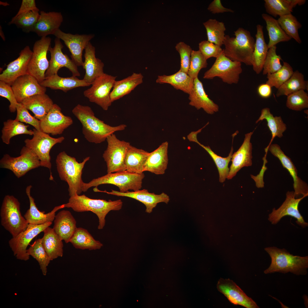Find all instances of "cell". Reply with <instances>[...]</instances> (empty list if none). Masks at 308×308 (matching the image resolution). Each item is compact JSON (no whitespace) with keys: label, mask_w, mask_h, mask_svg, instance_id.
<instances>
[{"label":"cell","mask_w":308,"mask_h":308,"mask_svg":"<svg viewBox=\"0 0 308 308\" xmlns=\"http://www.w3.org/2000/svg\"><path fill=\"white\" fill-rule=\"evenodd\" d=\"M266 119L267 122V126L271 134L272 137L268 148L275 137H277L281 138L283 136V133L287 129L286 125L285 123L280 116L274 117L270 112V109L268 108H263L261 110V114L256 123L260 121Z\"/></svg>","instance_id":"obj_41"},{"label":"cell","mask_w":308,"mask_h":308,"mask_svg":"<svg viewBox=\"0 0 308 308\" xmlns=\"http://www.w3.org/2000/svg\"><path fill=\"white\" fill-rule=\"evenodd\" d=\"M27 252L29 256H32L38 262L43 275H46L47 267L51 260L43 246L42 238L35 240L27 249Z\"/></svg>","instance_id":"obj_46"},{"label":"cell","mask_w":308,"mask_h":308,"mask_svg":"<svg viewBox=\"0 0 308 308\" xmlns=\"http://www.w3.org/2000/svg\"><path fill=\"white\" fill-rule=\"evenodd\" d=\"M268 150L272 154L279 159L283 167L287 170L292 177L295 198H305L307 196V184L298 177L297 169L291 159L285 154L277 144H271L268 147Z\"/></svg>","instance_id":"obj_18"},{"label":"cell","mask_w":308,"mask_h":308,"mask_svg":"<svg viewBox=\"0 0 308 308\" xmlns=\"http://www.w3.org/2000/svg\"><path fill=\"white\" fill-rule=\"evenodd\" d=\"M33 51L29 46H26L19 53V56L10 62L0 75V81L11 85L18 77L28 74L29 64Z\"/></svg>","instance_id":"obj_22"},{"label":"cell","mask_w":308,"mask_h":308,"mask_svg":"<svg viewBox=\"0 0 308 308\" xmlns=\"http://www.w3.org/2000/svg\"><path fill=\"white\" fill-rule=\"evenodd\" d=\"M209 123H208L204 127L198 129L196 131L191 132L187 136V138L188 140L191 142H194L196 143L198 142L197 140V134L201 132L202 129L206 126Z\"/></svg>","instance_id":"obj_60"},{"label":"cell","mask_w":308,"mask_h":308,"mask_svg":"<svg viewBox=\"0 0 308 308\" xmlns=\"http://www.w3.org/2000/svg\"><path fill=\"white\" fill-rule=\"evenodd\" d=\"M168 142L165 141L150 153L145 165L144 171H148L158 175L165 173L168 161Z\"/></svg>","instance_id":"obj_30"},{"label":"cell","mask_w":308,"mask_h":308,"mask_svg":"<svg viewBox=\"0 0 308 308\" xmlns=\"http://www.w3.org/2000/svg\"><path fill=\"white\" fill-rule=\"evenodd\" d=\"M32 186H28L26 193L29 201L30 207L25 214L24 217L29 224L40 225L48 222H52L54 220L55 212L58 210L65 208L64 204L55 206L50 212L45 214L44 212L39 210L37 207L34 198L31 194Z\"/></svg>","instance_id":"obj_28"},{"label":"cell","mask_w":308,"mask_h":308,"mask_svg":"<svg viewBox=\"0 0 308 308\" xmlns=\"http://www.w3.org/2000/svg\"><path fill=\"white\" fill-rule=\"evenodd\" d=\"M203 25L206 30L207 40L220 46L223 44L226 28L223 22L210 19Z\"/></svg>","instance_id":"obj_44"},{"label":"cell","mask_w":308,"mask_h":308,"mask_svg":"<svg viewBox=\"0 0 308 308\" xmlns=\"http://www.w3.org/2000/svg\"><path fill=\"white\" fill-rule=\"evenodd\" d=\"M73 123L72 118L64 115L60 108L54 104L47 114L40 121V127L41 131L44 133L54 135L62 134Z\"/></svg>","instance_id":"obj_19"},{"label":"cell","mask_w":308,"mask_h":308,"mask_svg":"<svg viewBox=\"0 0 308 308\" xmlns=\"http://www.w3.org/2000/svg\"><path fill=\"white\" fill-rule=\"evenodd\" d=\"M60 40L56 37L54 46L53 48L50 46L49 48L51 57L48 68L45 73V78L57 74L59 69L63 67L68 68L73 76H80L78 66L67 55L63 53L62 49L64 46Z\"/></svg>","instance_id":"obj_17"},{"label":"cell","mask_w":308,"mask_h":308,"mask_svg":"<svg viewBox=\"0 0 308 308\" xmlns=\"http://www.w3.org/2000/svg\"><path fill=\"white\" fill-rule=\"evenodd\" d=\"M85 50V60L82 66L85 70V73L83 79L91 85L96 78L104 73V65L100 59L96 57L95 47L90 42Z\"/></svg>","instance_id":"obj_27"},{"label":"cell","mask_w":308,"mask_h":308,"mask_svg":"<svg viewBox=\"0 0 308 308\" xmlns=\"http://www.w3.org/2000/svg\"><path fill=\"white\" fill-rule=\"evenodd\" d=\"M198 47L199 50L206 60L212 57L216 58L223 51L221 46L207 40L200 42L199 43Z\"/></svg>","instance_id":"obj_55"},{"label":"cell","mask_w":308,"mask_h":308,"mask_svg":"<svg viewBox=\"0 0 308 308\" xmlns=\"http://www.w3.org/2000/svg\"><path fill=\"white\" fill-rule=\"evenodd\" d=\"M175 48L179 53L181 59L180 70L188 74L193 50L191 46L183 42H180L176 45Z\"/></svg>","instance_id":"obj_54"},{"label":"cell","mask_w":308,"mask_h":308,"mask_svg":"<svg viewBox=\"0 0 308 308\" xmlns=\"http://www.w3.org/2000/svg\"><path fill=\"white\" fill-rule=\"evenodd\" d=\"M0 96L7 99L9 102V110L11 112L16 111L18 103L11 86L4 82L0 81Z\"/></svg>","instance_id":"obj_56"},{"label":"cell","mask_w":308,"mask_h":308,"mask_svg":"<svg viewBox=\"0 0 308 308\" xmlns=\"http://www.w3.org/2000/svg\"><path fill=\"white\" fill-rule=\"evenodd\" d=\"M116 77L104 73L94 81L90 88L84 92V96L90 102L107 110L112 103L110 98V91Z\"/></svg>","instance_id":"obj_12"},{"label":"cell","mask_w":308,"mask_h":308,"mask_svg":"<svg viewBox=\"0 0 308 308\" xmlns=\"http://www.w3.org/2000/svg\"><path fill=\"white\" fill-rule=\"evenodd\" d=\"M20 155L17 157L5 154L0 161L1 168L11 171L18 178L30 170L40 166V161L31 150L25 146L22 148Z\"/></svg>","instance_id":"obj_8"},{"label":"cell","mask_w":308,"mask_h":308,"mask_svg":"<svg viewBox=\"0 0 308 308\" xmlns=\"http://www.w3.org/2000/svg\"><path fill=\"white\" fill-rule=\"evenodd\" d=\"M1 225L11 235L15 237L27 228L29 224L20 211V204L13 195L4 197L0 209Z\"/></svg>","instance_id":"obj_7"},{"label":"cell","mask_w":308,"mask_h":308,"mask_svg":"<svg viewBox=\"0 0 308 308\" xmlns=\"http://www.w3.org/2000/svg\"><path fill=\"white\" fill-rule=\"evenodd\" d=\"M271 88L269 85L266 83L261 84L258 87V93L262 98H268L271 95Z\"/></svg>","instance_id":"obj_59"},{"label":"cell","mask_w":308,"mask_h":308,"mask_svg":"<svg viewBox=\"0 0 308 308\" xmlns=\"http://www.w3.org/2000/svg\"><path fill=\"white\" fill-rule=\"evenodd\" d=\"M280 26L286 34L297 43H301L298 30L302 25L291 13L279 17L277 20Z\"/></svg>","instance_id":"obj_48"},{"label":"cell","mask_w":308,"mask_h":308,"mask_svg":"<svg viewBox=\"0 0 308 308\" xmlns=\"http://www.w3.org/2000/svg\"><path fill=\"white\" fill-rule=\"evenodd\" d=\"M106 140L107 147L103 154V157L106 163L107 173L126 170L125 159L130 143L120 140L114 133L108 136Z\"/></svg>","instance_id":"obj_11"},{"label":"cell","mask_w":308,"mask_h":308,"mask_svg":"<svg viewBox=\"0 0 308 308\" xmlns=\"http://www.w3.org/2000/svg\"><path fill=\"white\" fill-rule=\"evenodd\" d=\"M70 242L75 248L82 250H96L100 249L103 246L87 230L80 227L77 228Z\"/></svg>","instance_id":"obj_40"},{"label":"cell","mask_w":308,"mask_h":308,"mask_svg":"<svg viewBox=\"0 0 308 308\" xmlns=\"http://www.w3.org/2000/svg\"><path fill=\"white\" fill-rule=\"evenodd\" d=\"M90 157H86L80 163L76 159L62 151L57 156L56 163L57 169L61 180L68 183L70 197L80 195L82 191L84 182L82 179V171L86 163Z\"/></svg>","instance_id":"obj_5"},{"label":"cell","mask_w":308,"mask_h":308,"mask_svg":"<svg viewBox=\"0 0 308 308\" xmlns=\"http://www.w3.org/2000/svg\"><path fill=\"white\" fill-rule=\"evenodd\" d=\"M16 111L17 116L15 120L29 124L33 126L36 129L41 131L40 121L31 116L28 110L21 103H18L17 104Z\"/></svg>","instance_id":"obj_53"},{"label":"cell","mask_w":308,"mask_h":308,"mask_svg":"<svg viewBox=\"0 0 308 308\" xmlns=\"http://www.w3.org/2000/svg\"><path fill=\"white\" fill-rule=\"evenodd\" d=\"M293 71L291 66L286 62H283L281 67L276 72L267 74L268 80L266 83L271 87L277 89L286 82L292 75Z\"/></svg>","instance_id":"obj_49"},{"label":"cell","mask_w":308,"mask_h":308,"mask_svg":"<svg viewBox=\"0 0 308 308\" xmlns=\"http://www.w3.org/2000/svg\"><path fill=\"white\" fill-rule=\"evenodd\" d=\"M189 104L197 110L202 108L207 114H214L218 111V105L206 94L202 82L198 77L194 79L193 89L189 94Z\"/></svg>","instance_id":"obj_25"},{"label":"cell","mask_w":308,"mask_h":308,"mask_svg":"<svg viewBox=\"0 0 308 308\" xmlns=\"http://www.w3.org/2000/svg\"><path fill=\"white\" fill-rule=\"evenodd\" d=\"M256 31L252 66L256 73L259 74L263 70L269 48L264 39L263 26L260 24L257 25Z\"/></svg>","instance_id":"obj_33"},{"label":"cell","mask_w":308,"mask_h":308,"mask_svg":"<svg viewBox=\"0 0 308 308\" xmlns=\"http://www.w3.org/2000/svg\"><path fill=\"white\" fill-rule=\"evenodd\" d=\"M34 11H39L35 0H23L19 9L15 16Z\"/></svg>","instance_id":"obj_57"},{"label":"cell","mask_w":308,"mask_h":308,"mask_svg":"<svg viewBox=\"0 0 308 308\" xmlns=\"http://www.w3.org/2000/svg\"><path fill=\"white\" fill-rule=\"evenodd\" d=\"M262 17L265 21L268 32L269 41L268 46L269 48L276 46L281 42L288 41L291 39L282 29L277 20L269 15L263 13Z\"/></svg>","instance_id":"obj_39"},{"label":"cell","mask_w":308,"mask_h":308,"mask_svg":"<svg viewBox=\"0 0 308 308\" xmlns=\"http://www.w3.org/2000/svg\"><path fill=\"white\" fill-rule=\"evenodd\" d=\"M308 82L304 80L303 74L298 70L293 72L290 78L277 89V97L289 95L301 90H307Z\"/></svg>","instance_id":"obj_42"},{"label":"cell","mask_w":308,"mask_h":308,"mask_svg":"<svg viewBox=\"0 0 308 308\" xmlns=\"http://www.w3.org/2000/svg\"><path fill=\"white\" fill-rule=\"evenodd\" d=\"M194 79L179 70L176 73L170 75L158 76L156 80L157 83L168 84L177 90H179L189 95L193 86Z\"/></svg>","instance_id":"obj_37"},{"label":"cell","mask_w":308,"mask_h":308,"mask_svg":"<svg viewBox=\"0 0 308 308\" xmlns=\"http://www.w3.org/2000/svg\"><path fill=\"white\" fill-rule=\"evenodd\" d=\"M235 37L225 35L223 41V53L233 61L252 65V58L255 41L250 32L242 28L234 32Z\"/></svg>","instance_id":"obj_3"},{"label":"cell","mask_w":308,"mask_h":308,"mask_svg":"<svg viewBox=\"0 0 308 308\" xmlns=\"http://www.w3.org/2000/svg\"><path fill=\"white\" fill-rule=\"evenodd\" d=\"M149 154L150 153L130 145L127 149L125 159L126 170L138 174L143 173L145 165Z\"/></svg>","instance_id":"obj_35"},{"label":"cell","mask_w":308,"mask_h":308,"mask_svg":"<svg viewBox=\"0 0 308 308\" xmlns=\"http://www.w3.org/2000/svg\"><path fill=\"white\" fill-rule=\"evenodd\" d=\"M208 10L213 14L230 12L232 13L234 11L230 9L226 8L222 5L220 0H214L209 5Z\"/></svg>","instance_id":"obj_58"},{"label":"cell","mask_w":308,"mask_h":308,"mask_svg":"<svg viewBox=\"0 0 308 308\" xmlns=\"http://www.w3.org/2000/svg\"><path fill=\"white\" fill-rule=\"evenodd\" d=\"M218 291L223 294L229 301L235 305L246 308H258L259 307L248 297L232 280L220 278L217 285Z\"/></svg>","instance_id":"obj_21"},{"label":"cell","mask_w":308,"mask_h":308,"mask_svg":"<svg viewBox=\"0 0 308 308\" xmlns=\"http://www.w3.org/2000/svg\"><path fill=\"white\" fill-rule=\"evenodd\" d=\"M20 103L32 111L34 117L40 121L46 115L54 104L52 100L45 93L32 96Z\"/></svg>","instance_id":"obj_32"},{"label":"cell","mask_w":308,"mask_h":308,"mask_svg":"<svg viewBox=\"0 0 308 308\" xmlns=\"http://www.w3.org/2000/svg\"><path fill=\"white\" fill-rule=\"evenodd\" d=\"M286 106L289 109L301 111L308 108V94L304 90H301L287 96Z\"/></svg>","instance_id":"obj_50"},{"label":"cell","mask_w":308,"mask_h":308,"mask_svg":"<svg viewBox=\"0 0 308 308\" xmlns=\"http://www.w3.org/2000/svg\"><path fill=\"white\" fill-rule=\"evenodd\" d=\"M54 35L64 41L71 54V59L77 66H82L84 63L82 58L83 50L94 37V35H73L65 33L59 29Z\"/></svg>","instance_id":"obj_16"},{"label":"cell","mask_w":308,"mask_h":308,"mask_svg":"<svg viewBox=\"0 0 308 308\" xmlns=\"http://www.w3.org/2000/svg\"><path fill=\"white\" fill-rule=\"evenodd\" d=\"M39 83L45 87L53 90H61L65 92L77 87L91 85L83 79H80L77 77L72 76L70 77H62L59 76L57 74L45 78Z\"/></svg>","instance_id":"obj_31"},{"label":"cell","mask_w":308,"mask_h":308,"mask_svg":"<svg viewBox=\"0 0 308 308\" xmlns=\"http://www.w3.org/2000/svg\"><path fill=\"white\" fill-rule=\"evenodd\" d=\"M51 40L49 37H42L33 45L28 74L34 77L39 83L45 79V73L49 66L47 53L50 47Z\"/></svg>","instance_id":"obj_13"},{"label":"cell","mask_w":308,"mask_h":308,"mask_svg":"<svg viewBox=\"0 0 308 308\" xmlns=\"http://www.w3.org/2000/svg\"><path fill=\"white\" fill-rule=\"evenodd\" d=\"M265 250L270 255L271 262L264 271L265 274L290 272L297 275H305L308 268V256H294L284 248L268 247Z\"/></svg>","instance_id":"obj_2"},{"label":"cell","mask_w":308,"mask_h":308,"mask_svg":"<svg viewBox=\"0 0 308 308\" xmlns=\"http://www.w3.org/2000/svg\"><path fill=\"white\" fill-rule=\"evenodd\" d=\"M73 114L82 125V132L88 142L96 144L105 141L109 135L115 132L124 130V124L116 126L105 123L96 117L91 108L78 104L73 109Z\"/></svg>","instance_id":"obj_1"},{"label":"cell","mask_w":308,"mask_h":308,"mask_svg":"<svg viewBox=\"0 0 308 308\" xmlns=\"http://www.w3.org/2000/svg\"><path fill=\"white\" fill-rule=\"evenodd\" d=\"M18 103L36 94L45 93L46 88L33 76L27 74L17 78L11 85Z\"/></svg>","instance_id":"obj_23"},{"label":"cell","mask_w":308,"mask_h":308,"mask_svg":"<svg viewBox=\"0 0 308 308\" xmlns=\"http://www.w3.org/2000/svg\"><path fill=\"white\" fill-rule=\"evenodd\" d=\"M29 126V125H26L15 119H9L4 121L1 130V138L3 142L8 145L11 138L15 136L23 134L33 135V131L29 130L28 127Z\"/></svg>","instance_id":"obj_43"},{"label":"cell","mask_w":308,"mask_h":308,"mask_svg":"<svg viewBox=\"0 0 308 308\" xmlns=\"http://www.w3.org/2000/svg\"><path fill=\"white\" fill-rule=\"evenodd\" d=\"M40 17L39 11H31L15 16L9 24H15L27 33L33 32Z\"/></svg>","instance_id":"obj_47"},{"label":"cell","mask_w":308,"mask_h":308,"mask_svg":"<svg viewBox=\"0 0 308 308\" xmlns=\"http://www.w3.org/2000/svg\"><path fill=\"white\" fill-rule=\"evenodd\" d=\"M94 191L135 199L144 204L146 207L145 212L148 213H150L152 212L153 209L156 207L158 203L163 202L167 204L170 200L169 196L164 193L157 194L154 193H150L146 189L122 193L113 190H112L111 192H108L106 190L102 191L96 187L94 189Z\"/></svg>","instance_id":"obj_20"},{"label":"cell","mask_w":308,"mask_h":308,"mask_svg":"<svg viewBox=\"0 0 308 308\" xmlns=\"http://www.w3.org/2000/svg\"><path fill=\"white\" fill-rule=\"evenodd\" d=\"M143 77L141 73H133L131 76L119 81H116L110 98L112 102L130 93L143 82Z\"/></svg>","instance_id":"obj_34"},{"label":"cell","mask_w":308,"mask_h":308,"mask_svg":"<svg viewBox=\"0 0 308 308\" xmlns=\"http://www.w3.org/2000/svg\"><path fill=\"white\" fill-rule=\"evenodd\" d=\"M33 130V138L26 139L24 141L25 146L33 151L38 157L41 167L47 168L50 170L51 168L50 155V149L55 144L62 143L64 137L62 136L53 138L41 131L35 128Z\"/></svg>","instance_id":"obj_9"},{"label":"cell","mask_w":308,"mask_h":308,"mask_svg":"<svg viewBox=\"0 0 308 308\" xmlns=\"http://www.w3.org/2000/svg\"><path fill=\"white\" fill-rule=\"evenodd\" d=\"M204 149L209 154L214 162L218 169L219 174V180L220 183H223L227 178L228 175L229 168L228 164L231 161L233 153V148L232 146L228 155L226 157H223L214 153L209 146H205L198 142L197 143Z\"/></svg>","instance_id":"obj_45"},{"label":"cell","mask_w":308,"mask_h":308,"mask_svg":"<svg viewBox=\"0 0 308 308\" xmlns=\"http://www.w3.org/2000/svg\"><path fill=\"white\" fill-rule=\"evenodd\" d=\"M254 131L246 134L244 141L238 149L232 155L228 179H231L242 168L252 165V145L250 142Z\"/></svg>","instance_id":"obj_24"},{"label":"cell","mask_w":308,"mask_h":308,"mask_svg":"<svg viewBox=\"0 0 308 308\" xmlns=\"http://www.w3.org/2000/svg\"><path fill=\"white\" fill-rule=\"evenodd\" d=\"M65 208H71L78 212L91 211L95 214L99 219L98 229H102L105 225V218L111 210H120L123 205L120 199L107 201L100 199L90 198L84 194L76 195L70 197Z\"/></svg>","instance_id":"obj_4"},{"label":"cell","mask_w":308,"mask_h":308,"mask_svg":"<svg viewBox=\"0 0 308 308\" xmlns=\"http://www.w3.org/2000/svg\"><path fill=\"white\" fill-rule=\"evenodd\" d=\"M276 46L269 48L263 68V75L271 74L279 70L282 67L280 61L281 56L277 55L276 52Z\"/></svg>","instance_id":"obj_51"},{"label":"cell","mask_w":308,"mask_h":308,"mask_svg":"<svg viewBox=\"0 0 308 308\" xmlns=\"http://www.w3.org/2000/svg\"><path fill=\"white\" fill-rule=\"evenodd\" d=\"M52 222L40 225L29 224L26 229L9 241V246L17 259L26 261L29 259L27 252V248L32 240L47 228Z\"/></svg>","instance_id":"obj_14"},{"label":"cell","mask_w":308,"mask_h":308,"mask_svg":"<svg viewBox=\"0 0 308 308\" xmlns=\"http://www.w3.org/2000/svg\"><path fill=\"white\" fill-rule=\"evenodd\" d=\"M207 60L199 50H193L188 74L194 79L198 77V74L202 69L207 67Z\"/></svg>","instance_id":"obj_52"},{"label":"cell","mask_w":308,"mask_h":308,"mask_svg":"<svg viewBox=\"0 0 308 308\" xmlns=\"http://www.w3.org/2000/svg\"><path fill=\"white\" fill-rule=\"evenodd\" d=\"M304 198H296L294 191H287L285 201L277 209L275 208L273 209L269 215L268 220L272 224H275L283 217L289 216L296 219L297 224L301 227L308 226V223L305 221L298 209L299 203Z\"/></svg>","instance_id":"obj_15"},{"label":"cell","mask_w":308,"mask_h":308,"mask_svg":"<svg viewBox=\"0 0 308 308\" xmlns=\"http://www.w3.org/2000/svg\"><path fill=\"white\" fill-rule=\"evenodd\" d=\"M0 29H1V28ZM0 35L3 38V40H5V38L3 34V32L2 31L1 29H0Z\"/></svg>","instance_id":"obj_61"},{"label":"cell","mask_w":308,"mask_h":308,"mask_svg":"<svg viewBox=\"0 0 308 308\" xmlns=\"http://www.w3.org/2000/svg\"><path fill=\"white\" fill-rule=\"evenodd\" d=\"M43 232L42 243L50 260L62 257L63 253L62 240L53 228L49 226L46 228Z\"/></svg>","instance_id":"obj_36"},{"label":"cell","mask_w":308,"mask_h":308,"mask_svg":"<svg viewBox=\"0 0 308 308\" xmlns=\"http://www.w3.org/2000/svg\"><path fill=\"white\" fill-rule=\"evenodd\" d=\"M77 228L76 220L69 211L62 210L56 215L53 228L66 243L70 242Z\"/></svg>","instance_id":"obj_29"},{"label":"cell","mask_w":308,"mask_h":308,"mask_svg":"<svg viewBox=\"0 0 308 308\" xmlns=\"http://www.w3.org/2000/svg\"><path fill=\"white\" fill-rule=\"evenodd\" d=\"M216 58L212 67L204 73L203 78L212 79L218 77L228 84H237L242 72L241 63L231 60L223 52Z\"/></svg>","instance_id":"obj_10"},{"label":"cell","mask_w":308,"mask_h":308,"mask_svg":"<svg viewBox=\"0 0 308 308\" xmlns=\"http://www.w3.org/2000/svg\"><path fill=\"white\" fill-rule=\"evenodd\" d=\"M63 21L60 12L41 11L39 19L33 32L41 37L50 35H54L59 29Z\"/></svg>","instance_id":"obj_26"},{"label":"cell","mask_w":308,"mask_h":308,"mask_svg":"<svg viewBox=\"0 0 308 308\" xmlns=\"http://www.w3.org/2000/svg\"><path fill=\"white\" fill-rule=\"evenodd\" d=\"M144 177L143 173L138 174L126 170L108 173L105 175L94 179L88 183L84 182L82 191L86 192L90 187H97L104 184H110L117 186L121 192H126L129 190L137 191L142 188V181Z\"/></svg>","instance_id":"obj_6"},{"label":"cell","mask_w":308,"mask_h":308,"mask_svg":"<svg viewBox=\"0 0 308 308\" xmlns=\"http://www.w3.org/2000/svg\"><path fill=\"white\" fill-rule=\"evenodd\" d=\"M264 7L266 12L276 17L291 13L293 9L297 5L305 4V0H265Z\"/></svg>","instance_id":"obj_38"}]
</instances>
